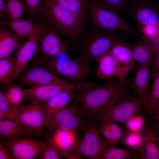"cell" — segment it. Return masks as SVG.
<instances>
[{"instance_id":"e575fe53","label":"cell","mask_w":159,"mask_h":159,"mask_svg":"<svg viewBox=\"0 0 159 159\" xmlns=\"http://www.w3.org/2000/svg\"><path fill=\"white\" fill-rule=\"evenodd\" d=\"M140 132L129 131L121 143L139 153L143 143V135Z\"/></svg>"},{"instance_id":"ffe728a7","label":"cell","mask_w":159,"mask_h":159,"mask_svg":"<svg viewBox=\"0 0 159 159\" xmlns=\"http://www.w3.org/2000/svg\"><path fill=\"white\" fill-rule=\"evenodd\" d=\"M151 65L152 86L142 108L146 114L153 117L159 104V64Z\"/></svg>"},{"instance_id":"603a6c76","label":"cell","mask_w":159,"mask_h":159,"mask_svg":"<svg viewBox=\"0 0 159 159\" xmlns=\"http://www.w3.org/2000/svg\"><path fill=\"white\" fill-rule=\"evenodd\" d=\"M27 18L25 19H13L6 17L0 20L1 26L7 25L13 33L20 38H28L35 32L37 28L38 22Z\"/></svg>"},{"instance_id":"d4e9b609","label":"cell","mask_w":159,"mask_h":159,"mask_svg":"<svg viewBox=\"0 0 159 159\" xmlns=\"http://www.w3.org/2000/svg\"><path fill=\"white\" fill-rule=\"evenodd\" d=\"M26 135L21 126L16 122L7 119L0 120V139L14 140Z\"/></svg>"},{"instance_id":"30bf717a","label":"cell","mask_w":159,"mask_h":159,"mask_svg":"<svg viewBox=\"0 0 159 159\" xmlns=\"http://www.w3.org/2000/svg\"><path fill=\"white\" fill-rule=\"evenodd\" d=\"M87 82L75 84L67 80L40 85L30 86L23 90L24 99L29 100L32 104L42 105L60 93L71 89L83 87Z\"/></svg>"},{"instance_id":"3957f363","label":"cell","mask_w":159,"mask_h":159,"mask_svg":"<svg viewBox=\"0 0 159 159\" xmlns=\"http://www.w3.org/2000/svg\"><path fill=\"white\" fill-rule=\"evenodd\" d=\"M129 36L123 32L118 33L92 27L81 37L76 44L79 56L90 64L109 52L115 42L127 40Z\"/></svg>"},{"instance_id":"484cf974","label":"cell","mask_w":159,"mask_h":159,"mask_svg":"<svg viewBox=\"0 0 159 159\" xmlns=\"http://www.w3.org/2000/svg\"><path fill=\"white\" fill-rule=\"evenodd\" d=\"M140 153L131 148L122 149L109 146L105 148L98 159H140Z\"/></svg>"},{"instance_id":"f546056e","label":"cell","mask_w":159,"mask_h":159,"mask_svg":"<svg viewBox=\"0 0 159 159\" xmlns=\"http://www.w3.org/2000/svg\"><path fill=\"white\" fill-rule=\"evenodd\" d=\"M86 118L82 108L79 111L71 115L57 126V129L73 131L77 133L79 131H82L86 121Z\"/></svg>"},{"instance_id":"5bb4252c","label":"cell","mask_w":159,"mask_h":159,"mask_svg":"<svg viewBox=\"0 0 159 159\" xmlns=\"http://www.w3.org/2000/svg\"><path fill=\"white\" fill-rule=\"evenodd\" d=\"M45 142V139H34L30 137L14 140H3L0 141L9 148L15 159L38 158Z\"/></svg>"},{"instance_id":"d6986e66","label":"cell","mask_w":159,"mask_h":159,"mask_svg":"<svg viewBox=\"0 0 159 159\" xmlns=\"http://www.w3.org/2000/svg\"><path fill=\"white\" fill-rule=\"evenodd\" d=\"M155 125L147 128L143 135L141 159H159V132Z\"/></svg>"},{"instance_id":"4dcf8cb0","label":"cell","mask_w":159,"mask_h":159,"mask_svg":"<svg viewBox=\"0 0 159 159\" xmlns=\"http://www.w3.org/2000/svg\"><path fill=\"white\" fill-rule=\"evenodd\" d=\"M6 17L13 19H24L26 14L24 0H6Z\"/></svg>"},{"instance_id":"83f0119b","label":"cell","mask_w":159,"mask_h":159,"mask_svg":"<svg viewBox=\"0 0 159 159\" xmlns=\"http://www.w3.org/2000/svg\"><path fill=\"white\" fill-rule=\"evenodd\" d=\"M81 108L80 104L75 98L70 104L58 112L49 120L46 128L50 131H54L59 124Z\"/></svg>"},{"instance_id":"b9f144b4","label":"cell","mask_w":159,"mask_h":159,"mask_svg":"<svg viewBox=\"0 0 159 159\" xmlns=\"http://www.w3.org/2000/svg\"><path fill=\"white\" fill-rule=\"evenodd\" d=\"M155 121V125L159 129V104L153 117Z\"/></svg>"},{"instance_id":"d6a6232c","label":"cell","mask_w":159,"mask_h":159,"mask_svg":"<svg viewBox=\"0 0 159 159\" xmlns=\"http://www.w3.org/2000/svg\"><path fill=\"white\" fill-rule=\"evenodd\" d=\"M27 18L37 23L40 18L44 0H24Z\"/></svg>"},{"instance_id":"836d02e7","label":"cell","mask_w":159,"mask_h":159,"mask_svg":"<svg viewBox=\"0 0 159 159\" xmlns=\"http://www.w3.org/2000/svg\"><path fill=\"white\" fill-rule=\"evenodd\" d=\"M18 109H14L10 105L6 97L5 92L1 87L0 90V120L5 119L12 120Z\"/></svg>"},{"instance_id":"cb8c5ba5","label":"cell","mask_w":159,"mask_h":159,"mask_svg":"<svg viewBox=\"0 0 159 159\" xmlns=\"http://www.w3.org/2000/svg\"><path fill=\"white\" fill-rule=\"evenodd\" d=\"M24 42L10 29L1 26L0 29V59L11 56Z\"/></svg>"},{"instance_id":"7402d4cb","label":"cell","mask_w":159,"mask_h":159,"mask_svg":"<svg viewBox=\"0 0 159 159\" xmlns=\"http://www.w3.org/2000/svg\"><path fill=\"white\" fill-rule=\"evenodd\" d=\"M77 89H69L62 92L44 104L49 121L75 98Z\"/></svg>"},{"instance_id":"f35d334b","label":"cell","mask_w":159,"mask_h":159,"mask_svg":"<svg viewBox=\"0 0 159 159\" xmlns=\"http://www.w3.org/2000/svg\"><path fill=\"white\" fill-rule=\"evenodd\" d=\"M143 117L140 115H135L125 124L129 131L141 132L144 125Z\"/></svg>"},{"instance_id":"ba28073f","label":"cell","mask_w":159,"mask_h":159,"mask_svg":"<svg viewBox=\"0 0 159 159\" xmlns=\"http://www.w3.org/2000/svg\"><path fill=\"white\" fill-rule=\"evenodd\" d=\"M42 63L56 74L62 76L75 84L85 82L93 71L90 64L79 56L74 59L70 57L62 59H55Z\"/></svg>"},{"instance_id":"2e32d148","label":"cell","mask_w":159,"mask_h":159,"mask_svg":"<svg viewBox=\"0 0 159 159\" xmlns=\"http://www.w3.org/2000/svg\"><path fill=\"white\" fill-rule=\"evenodd\" d=\"M96 62L97 67L96 75L98 78L105 80L117 77L118 80L126 82L122 68L114 57L108 52L102 56Z\"/></svg>"},{"instance_id":"6da1fadb","label":"cell","mask_w":159,"mask_h":159,"mask_svg":"<svg viewBox=\"0 0 159 159\" xmlns=\"http://www.w3.org/2000/svg\"><path fill=\"white\" fill-rule=\"evenodd\" d=\"M128 92L126 82L110 79L105 80L102 86L91 82L77 89L75 99L80 104L86 118L95 120L103 109Z\"/></svg>"},{"instance_id":"ac0fdd59","label":"cell","mask_w":159,"mask_h":159,"mask_svg":"<svg viewBox=\"0 0 159 159\" xmlns=\"http://www.w3.org/2000/svg\"><path fill=\"white\" fill-rule=\"evenodd\" d=\"M130 46L133 57L136 62L139 64H151L157 45L141 35Z\"/></svg>"},{"instance_id":"60d3db41","label":"cell","mask_w":159,"mask_h":159,"mask_svg":"<svg viewBox=\"0 0 159 159\" xmlns=\"http://www.w3.org/2000/svg\"><path fill=\"white\" fill-rule=\"evenodd\" d=\"M151 64L154 65L159 64V44L157 45L156 50Z\"/></svg>"},{"instance_id":"52a82bcc","label":"cell","mask_w":159,"mask_h":159,"mask_svg":"<svg viewBox=\"0 0 159 159\" xmlns=\"http://www.w3.org/2000/svg\"><path fill=\"white\" fill-rule=\"evenodd\" d=\"M143 99L139 96L128 94L115 100L99 114L95 120H110L125 123L136 115L142 107Z\"/></svg>"},{"instance_id":"7a4b0ae2","label":"cell","mask_w":159,"mask_h":159,"mask_svg":"<svg viewBox=\"0 0 159 159\" xmlns=\"http://www.w3.org/2000/svg\"><path fill=\"white\" fill-rule=\"evenodd\" d=\"M39 19L51 26L71 44L76 45L87 30V24L54 0H44Z\"/></svg>"},{"instance_id":"ab89813d","label":"cell","mask_w":159,"mask_h":159,"mask_svg":"<svg viewBox=\"0 0 159 159\" xmlns=\"http://www.w3.org/2000/svg\"><path fill=\"white\" fill-rule=\"evenodd\" d=\"M0 159H14L9 148L3 144H0Z\"/></svg>"},{"instance_id":"f6af8a7d","label":"cell","mask_w":159,"mask_h":159,"mask_svg":"<svg viewBox=\"0 0 159 159\" xmlns=\"http://www.w3.org/2000/svg\"><path fill=\"white\" fill-rule=\"evenodd\" d=\"M159 65V64H158Z\"/></svg>"},{"instance_id":"4fadbf2b","label":"cell","mask_w":159,"mask_h":159,"mask_svg":"<svg viewBox=\"0 0 159 159\" xmlns=\"http://www.w3.org/2000/svg\"><path fill=\"white\" fill-rule=\"evenodd\" d=\"M38 26L34 33L22 44L14 55L16 65L13 74L14 80L17 78L32 61L37 51L45 23L39 19Z\"/></svg>"},{"instance_id":"9a60e30c","label":"cell","mask_w":159,"mask_h":159,"mask_svg":"<svg viewBox=\"0 0 159 159\" xmlns=\"http://www.w3.org/2000/svg\"><path fill=\"white\" fill-rule=\"evenodd\" d=\"M62 157L67 159H80L82 158L72 153L70 149L78 139L77 133L73 131L57 129L50 131L46 135Z\"/></svg>"},{"instance_id":"e0dca14e","label":"cell","mask_w":159,"mask_h":159,"mask_svg":"<svg viewBox=\"0 0 159 159\" xmlns=\"http://www.w3.org/2000/svg\"><path fill=\"white\" fill-rule=\"evenodd\" d=\"M109 52L119 64L127 79L128 74L133 70L136 66L130 45L125 40H119L113 44Z\"/></svg>"},{"instance_id":"7c38bea8","label":"cell","mask_w":159,"mask_h":159,"mask_svg":"<svg viewBox=\"0 0 159 159\" xmlns=\"http://www.w3.org/2000/svg\"><path fill=\"white\" fill-rule=\"evenodd\" d=\"M128 11L139 29L159 26V2L154 0L130 1Z\"/></svg>"},{"instance_id":"44dd1931","label":"cell","mask_w":159,"mask_h":159,"mask_svg":"<svg viewBox=\"0 0 159 159\" xmlns=\"http://www.w3.org/2000/svg\"><path fill=\"white\" fill-rule=\"evenodd\" d=\"M133 71L135 76L132 83V87L135 92L143 101L150 90L152 77L151 68L150 65L139 64L136 66Z\"/></svg>"},{"instance_id":"5b68a950","label":"cell","mask_w":159,"mask_h":159,"mask_svg":"<svg viewBox=\"0 0 159 159\" xmlns=\"http://www.w3.org/2000/svg\"><path fill=\"white\" fill-rule=\"evenodd\" d=\"M99 125L95 120L86 122L82 130V136L72 145L70 151L82 158L98 159L104 149L110 146L100 133L98 130Z\"/></svg>"},{"instance_id":"7bdbcfd3","label":"cell","mask_w":159,"mask_h":159,"mask_svg":"<svg viewBox=\"0 0 159 159\" xmlns=\"http://www.w3.org/2000/svg\"><path fill=\"white\" fill-rule=\"evenodd\" d=\"M143 0H129V1H137Z\"/></svg>"},{"instance_id":"ee69618b","label":"cell","mask_w":159,"mask_h":159,"mask_svg":"<svg viewBox=\"0 0 159 159\" xmlns=\"http://www.w3.org/2000/svg\"><path fill=\"white\" fill-rule=\"evenodd\" d=\"M154 0L159 2V0Z\"/></svg>"},{"instance_id":"9c48e42d","label":"cell","mask_w":159,"mask_h":159,"mask_svg":"<svg viewBox=\"0 0 159 159\" xmlns=\"http://www.w3.org/2000/svg\"><path fill=\"white\" fill-rule=\"evenodd\" d=\"M44 22V28L32 62L43 63L57 59L68 52L66 42L53 28Z\"/></svg>"},{"instance_id":"74e56055","label":"cell","mask_w":159,"mask_h":159,"mask_svg":"<svg viewBox=\"0 0 159 159\" xmlns=\"http://www.w3.org/2000/svg\"><path fill=\"white\" fill-rule=\"evenodd\" d=\"M44 145L38 158L41 159H59L62 158L49 140L45 137Z\"/></svg>"},{"instance_id":"277c9868","label":"cell","mask_w":159,"mask_h":159,"mask_svg":"<svg viewBox=\"0 0 159 159\" xmlns=\"http://www.w3.org/2000/svg\"><path fill=\"white\" fill-rule=\"evenodd\" d=\"M92 27L102 30L120 31L128 35L139 37L138 30L128 23L118 13L92 0L88 1V19Z\"/></svg>"},{"instance_id":"1f68e13d","label":"cell","mask_w":159,"mask_h":159,"mask_svg":"<svg viewBox=\"0 0 159 159\" xmlns=\"http://www.w3.org/2000/svg\"><path fill=\"white\" fill-rule=\"evenodd\" d=\"M5 94L10 105L15 109H18L24 99L23 90L14 85L7 89Z\"/></svg>"},{"instance_id":"4316f807","label":"cell","mask_w":159,"mask_h":159,"mask_svg":"<svg viewBox=\"0 0 159 159\" xmlns=\"http://www.w3.org/2000/svg\"><path fill=\"white\" fill-rule=\"evenodd\" d=\"M59 5L74 13L87 24L88 0H54Z\"/></svg>"},{"instance_id":"f1b7e54d","label":"cell","mask_w":159,"mask_h":159,"mask_svg":"<svg viewBox=\"0 0 159 159\" xmlns=\"http://www.w3.org/2000/svg\"><path fill=\"white\" fill-rule=\"evenodd\" d=\"M16 65L14 55L3 58L0 60V82L8 89L14 80L13 74Z\"/></svg>"},{"instance_id":"8fae6325","label":"cell","mask_w":159,"mask_h":159,"mask_svg":"<svg viewBox=\"0 0 159 159\" xmlns=\"http://www.w3.org/2000/svg\"><path fill=\"white\" fill-rule=\"evenodd\" d=\"M32 62V64L27 66L17 77L19 85L30 87L67 80L53 72L44 64Z\"/></svg>"},{"instance_id":"8992f818","label":"cell","mask_w":159,"mask_h":159,"mask_svg":"<svg viewBox=\"0 0 159 159\" xmlns=\"http://www.w3.org/2000/svg\"><path fill=\"white\" fill-rule=\"evenodd\" d=\"M12 120L18 123L29 137H45L46 135L45 129L49 120L44 104L21 106Z\"/></svg>"},{"instance_id":"8d00e7d4","label":"cell","mask_w":159,"mask_h":159,"mask_svg":"<svg viewBox=\"0 0 159 159\" xmlns=\"http://www.w3.org/2000/svg\"><path fill=\"white\" fill-rule=\"evenodd\" d=\"M104 7L118 13L128 11L129 0H92Z\"/></svg>"},{"instance_id":"d590c367","label":"cell","mask_w":159,"mask_h":159,"mask_svg":"<svg viewBox=\"0 0 159 159\" xmlns=\"http://www.w3.org/2000/svg\"><path fill=\"white\" fill-rule=\"evenodd\" d=\"M108 128L111 132L114 137L115 145L121 142L127 133L123 128L119 126L115 121L110 120H104L100 121Z\"/></svg>"}]
</instances>
